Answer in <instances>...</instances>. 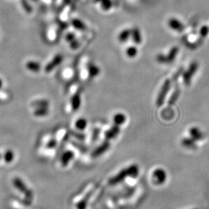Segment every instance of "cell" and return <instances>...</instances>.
Returning <instances> with one entry per match:
<instances>
[{"label": "cell", "mask_w": 209, "mask_h": 209, "mask_svg": "<svg viewBox=\"0 0 209 209\" xmlns=\"http://www.w3.org/2000/svg\"><path fill=\"white\" fill-rule=\"evenodd\" d=\"M190 133L191 136L192 137L193 139L196 140H200L202 139L203 137L202 133L200 132L198 128H192L190 130Z\"/></svg>", "instance_id": "ac0fdd59"}, {"label": "cell", "mask_w": 209, "mask_h": 209, "mask_svg": "<svg viewBox=\"0 0 209 209\" xmlns=\"http://www.w3.org/2000/svg\"><path fill=\"white\" fill-rule=\"evenodd\" d=\"M101 3V8L104 10H109L111 8L112 3L111 0H103Z\"/></svg>", "instance_id": "603a6c76"}, {"label": "cell", "mask_w": 209, "mask_h": 209, "mask_svg": "<svg viewBox=\"0 0 209 209\" xmlns=\"http://www.w3.org/2000/svg\"><path fill=\"white\" fill-rule=\"evenodd\" d=\"M87 70L88 76L90 78H95L100 73V68L97 65H96L94 63L92 62H89L87 65Z\"/></svg>", "instance_id": "9c48e42d"}, {"label": "cell", "mask_w": 209, "mask_h": 209, "mask_svg": "<svg viewBox=\"0 0 209 209\" xmlns=\"http://www.w3.org/2000/svg\"><path fill=\"white\" fill-rule=\"evenodd\" d=\"M198 65L197 62H192L188 70L183 73V80L184 83H185L186 85H189L190 83L191 79L192 76H194V74L196 73V70L198 69Z\"/></svg>", "instance_id": "3957f363"}, {"label": "cell", "mask_w": 209, "mask_h": 209, "mask_svg": "<svg viewBox=\"0 0 209 209\" xmlns=\"http://www.w3.org/2000/svg\"><path fill=\"white\" fill-rule=\"evenodd\" d=\"M62 61H63V56L60 54H56V55L53 58L52 61L50 62L46 66V72H50L51 71L56 67H58L61 63Z\"/></svg>", "instance_id": "5b68a950"}, {"label": "cell", "mask_w": 209, "mask_h": 209, "mask_svg": "<svg viewBox=\"0 0 209 209\" xmlns=\"http://www.w3.org/2000/svg\"><path fill=\"white\" fill-rule=\"evenodd\" d=\"M48 113V110H47V108L46 107H43V108H41L40 110H38L37 111L36 114L37 115H46Z\"/></svg>", "instance_id": "4316f807"}, {"label": "cell", "mask_w": 209, "mask_h": 209, "mask_svg": "<svg viewBox=\"0 0 209 209\" xmlns=\"http://www.w3.org/2000/svg\"><path fill=\"white\" fill-rule=\"evenodd\" d=\"M0 158H1V156H0Z\"/></svg>", "instance_id": "d6a6232c"}, {"label": "cell", "mask_w": 209, "mask_h": 209, "mask_svg": "<svg viewBox=\"0 0 209 209\" xmlns=\"http://www.w3.org/2000/svg\"><path fill=\"white\" fill-rule=\"evenodd\" d=\"M139 173V169L136 165H132L129 166L128 168L125 169L124 170H122L121 172L117 175L116 177H114L111 179L110 183L111 185H114V184L118 183L120 181H122L124 178L126 177H136Z\"/></svg>", "instance_id": "6da1fadb"}, {"label": "cell", "mask_w": 209, "mask_h": 209, "mask_svg": "<svg viewBox=\"0 0 209 209\" xmlns=\"http://www.w3.org/2000/svg\"><path fill=\"white\" fill-rule=\"evenodd\" d=\"M120 129L119 126L114 124L111 128H110L105 132V133H104V136H105L107 140L113 139L118 136V135L120 133Z\"/></svg>", "instance_id": "ba28073f"}, {"label": "cell", "mask_w": 209, "mask_h": 209, "mask_svg": "<svg viewBox=\"0 0 209 209\" xmlns=\"http://www.w3.org/2000/svg\"><path fill=\"white\" fill-rule=\"evenodd\" d=\"M69 46H70V48L73 49V50H76L79 48V41L76 39V40H74L73 41H71V42L69 43Z\"/></svg>", "instance_id": "484cf974"}, {"label": "cell", "mask_w": 209, "mask_h": 209, "mask_svg": "<svg viewBox=\"0 0 209 209\" xmlns=\"http://www.w3.org/2000/svg\"><path fill=\"white\" fill-rule=\"evenodd\" d=\"M126 54L128 57L129 58H135L137 56V54H138V49L134 46H129L126 51Z\"/></svg>", "instance_id": "ffe728a7"}, {"label": "cell", "mask_w": 209, "mask_h": 209, "mask_svg": "<svg viewBox=\"0 0 209 209\" xmlns=\"http://www.w3.org/2000/svg\"><path fill=\"white\" fill-rule=\"evenodd\" d=\"M56 145V140H51L49 142L48 144L47 145V147L48 148H53Z\"/></svg>", "instance_id": "f546056e"}, {"label": "cell", "mask_w": 209, "mask_h": 209, "mask_svg": "<svg viewBox=\"0 0 209 209\" xmlns=\"http://www.w3.org/2000/svg\"><path fill=\"white\" fill-rule=\"evenodd\" d=\"M76 39V35H75V34L73 33H67V35H65V40L69 43H70L71 41H72Z\"/></svg>", "instance_id": "d4e9b609"}, {"label": "cell", "mask_w": 209, "mask_h": 209, "mask_svg": "<svg viewBox=\"0 0 209 209\" xmlns=\"http://www.w3.org/2000/svg\"><path fill=\"white\" fill-rule=\"evenodd\" d=\"M131 36V30L128 29H125L120 33L118 35V40L120 42H126L128 40L129 37Z\"/></svg>", "instance_id": "5bb4252c"}, {"label": "cell", "mask_w": 209, "mask_h": 209, "mask_svg": "<svg viewBox=\"0 0 209 209\" xmlns=\"http://www.w3.org/2000/svg\"><path fill=\"white\" fill-rule=\"evenodd\" d=\"M170 86H171L170 80V79H166V80L164 82V84H163L162 87L161 88V90L157 97L156 104L158 107L162 106L163 103H164L166 95L168 94L170 88Z\"/></svg>", "instance_id": "7a4b0ae2"}, {"label": "cell", "mask_w": 209, "mask_h": 209, "mask_svg": "<svg viewBox=\"0 0 209 209\" xmlns=\"http://www.w3.org/2000/svg\"><path fill=\"white\" fill-rule=\"evenodd\" d=\"M168 25L170 29H172L173 30L177 31L179 32L183 31L184 29L183 24L179 21V20L174 18H172L169 20Z\"/></svg>", "instance_id": "52a82bcc"}, {"label": "cell", "mask_w": 209, "mask_h": 209, "mask_svg": "<svg viewBox=\"0 0 209 209\" xmlns=\"http://www.w3.org/2000/svg\"><path fill=\"white\" fill-rule=\"evenodd\" d=\"M179 93H180V92H179V90L178 89L174 91L173 94H172V96H171V97H170L169 101V105H173V104H174V103L176 102V101L179 97Z\"/></svg>", "instance_id": "44dd1931"}, {"label": "cell", "mask_w": 209, "mask_h": 209, "mask_svg": "<svg viewBox=\"0 0 209 209\" xmlns=\"http://www.w3.org/2000/svg\"><path fill=\"white\" fill-rule=\"evenodd\" d=\"M95 1L97 2H101L103 1V0H95Z\"/></svg>", "instance_id": "1f68e13d"}, {"label": "cell", "mask_w": 209, "mask_h": 209, "mask_svg": "<svg viewBox=\"0 0 209 209\" xmlns=\"http://www.w3.org/2000/svg\"><path fill=\"white\" fill-rule=\"evenodd\" d=\"M209 31V29L206 26H204L201 28V30H200V35L202 37H206Z\"/></svg>", "instance_id": "83f0119b"}, {"label": "cell", "mask_w": 209, "mask_h": 209, "mask_svg": "<svg viewBox=\"0 0 209 209\" xmlns=\"http://www.w3.org/2000/svg\"><path fill=\"white\" fill-rule=\"evenodd\" d=\"M72 24L73 27L76 29H78V30L84 31L86 29V24L79 19H73L72 21Z\"/></svg>", "instance_id": "2e32d148"}, {"label": "cell", "mask_w": 209, "mask_h": 209, "mask_svg": "<svg viewBox=\"0 0 209 209\" xmlns=\"http://www.w3.org/2000/svg\"><path fill=\"white\" fill-rule=\"evenodd\" d=\"M182 143L183 145L185 146V147H190V148H193L195 147V143L194 141L193 140H191V139H184L182 141Z\"/></svg>", "instance_id": "7402d4cb"}, {"label": "cell", "mask_w": 209, "mask_h": 209, "mask_svg": "<svg viewBox=\"0 0 209 209\" xmlns=\"http://www.w3.org/2000/svg\"><path fill=\"white\" fill-rule=\"evenodd\" d=\"M153 176L154 179H156V183L157 184H162L164 183L166 179V172L161 169H156L153 173Z\"/></svg>", "instance_id": "8992f818"}, {"label": "cell", "mask_w": 209, "mask_h": 209, "mask_svg": "<svg viewBox=\"0 0 209 209\" xmlns=\"http://www.w3.org/2000/svg\"><path fill=\"white\" fill-rule=\"evenodd\" d=\"M4 159H5L6 162H11L12 160H13V153L11 152L6 153L5 157H4Z\"/></svg>", "instance_id": "f1b7e54d"}, {"label": "cell", "mask_w": 209, "mask_h": 209, "mask_svg": "<svg viewBox=\"0 0 209 209\" xmlns=\"http://www.w3.org/2000/svg\"><path fill=\"white\" fill-rule=\"evenodd\" d=\"M78 209H85L86 207V202L84 201H82L80 203H79L77 205Z\"/></svg>", "instance_id": "4dcf8cb0"}, {"label": "cell", "mask_w": 209, "mask_h": 209, "mask_svg": "<svg viewBox=\"0 0 209 209\" xmlns=\"http://www.w3.org/2000/svg\"><path fill=\"white\" fill-rule=\"evenodd\" d=\"M178 52H179V48L176 46L173 47L170 50L168 55L166 56L167 60H168V63H169V62H172L174 60V58H176Z\"/></svg>", "instance_id": "e0dca14e"}, {"label": "cell", "mask_w": 209, "mask_h": 209, "mask_svg": "<svg viewBox=\"0 0 209 209\" xmlns=\"http://www.w3.org/2000/svg\"><path fill=\"white\" fill-rule=\"evenodd\" d=\"M75 126H76V128L78 129L79 131L84 130L87 126V121L85 118H79L76 120V123H75Z\"/></svg>", "instance_id": "d6986e66"}, {"label": "cell", "mask_w": 209, "mask_h": 209, "mask_svg": "<svg viewBox=\"0 0 209 209\" xmlns=\"http://www.w3.org/2000/svg\"><path fill=\"white\" fill-rule=\"evenodd\" d=\"M110 147V143L108 141H104L103 143L99 146V147L96 149L93 153V156L97 157L99 156H101L104 152H105Z\"/></svg>", "instance_id": "8fae6325"}, {"label": "cell", "mask_w": 209, "mask_h": 209, "mask_svg": "<svg viewBox=\"0 0 209 209\" xmlns=\"http://www.w3.org/2000/svg\"><path fill=\"white\" fill-rule=\"evenodd\" d=\"M131 36L133 41L136 44H140L142 42L141 31L138 27H134L131 29Z\"/></svg>", "instance_id": "7c38bea8"}, {"label": "cell", "mask_w": 209, "mask_h": 209, "mask_svg": "<svg viewBox=\"0 0 209 209\" xmlns=\"http://www.w3.org/2000/svg\"><path fill=\"white\" fill-rule=\"evenodd\" d=\"M156 60L160 63H168L167 56L162 54H159L156 56Z\"/></svg>", "instance_id": "cb8c5ba5"}, {"label": "cell", "mask_w": 209, "mask_h": 209, "mask_svg": "<svg viewBox=\"0 0 209 209\" xmlns=\"http://www.w3.org/2000/svg\"><path fill=\"white\" fill-rule=\"evenodd\" d=\"M126 120V116L125 115L122 113H117L113 118V121H114V123L115 125H118V126H121V125L123 124Z\"/></svg>", "instance_id": "4fadbf2b"}, {"label": "cell", "mask_w": 209, "mask_h": 209, "mask_svg": "<svg viewBox=\"0 0 209 209\" xmlns=\"http://www.w3.org/2000/svg\"><path fill=\"white\" fill-rule=\"evenodd\" d=\"M14 184L15 187L17 188L18 190H19L20 191L23 192L24 194H25L26 197L27 198H31L32 197V192L27 189V187L26 185H24V183L20 180L19 178H16L14 180Z\"/></svg>", "instance_id": "277c9868"}, {"label": "cell", "mask_w": 209, "mask_h": 209, "mask_svg": "<svg viewBox=\"0 0 209 209\" xmlns=\"http://www.w3.org/2000/svg\"><path fill=\"white\" fill-rule=\"evenodd\" d=\"M71 106L73 111H77L81 106V97L80 94L77 93L72 96L71 99Z\"/></svg>", "instance_id": "30bf717a"}, {"label": "cell", "mask_w": 209, "mask_h": 209, "mask_svg": "<svg viewBox=\"0 0 209 209\" xmlns=\"http://www.w3.org/2000/svg\"><path fill=\"white\" fill-rule=\"evenodd\" d=\"M74 156L73 152L71 151H67L65 152L61 156V163L63 166H67L68 162L72 160Z\"/></svg>", "instance_id": "9a60e30c"}]
</instances>
